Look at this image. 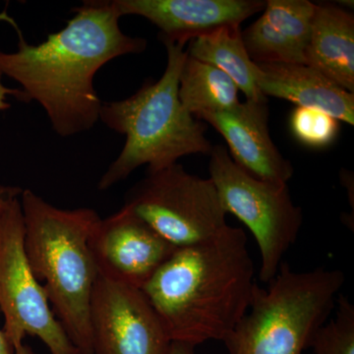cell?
Listing matches in <instances>:
<instances>
[{
	"label": "cell",
	"mask_w": 354,
	"mask_h": 354,
	"mask_svg": "<svg viewBox=\"0 0 354 354\" xmlns=\"http://www.w3.org/2000/svg\"><path fill=\"white\" fill-rule=\"evenodd\" d=\"M14 348L9 342L7 341L3 330L0 329V354H13Z\"/></svg>",
	"instance_id": "22"
},
{
	"label": "cell",
	"mask_w": 354,
	"mask_h": 354,
	"mask_svg": "<svg viewBox=\"0 0 354 354\" xmlns=\"http://www.w3.org/2000/svg\"><path fill=\"white\" fill-rule=\"evenodd\" d=\"M290 128L298 141L312 148L330 145L339 131V120L317 109L297 106L290 116Z\"/></svg>",
	"instance_id": "19"
},
{
	"label": "cell",
	"mask_w": 354,
	"mask_h": 354,
	"mask_svg": "<svg viewBox=\"0 0 354 354\" xmlns=\"http://www.w3.org/2000/svg\"><path fill=\"white\" fill-rule=\"evenodd\" d=\"M25 251L53 312L82 354H93L91 300L99 272L90 239L101 216L93 209H64L32 190L21 194Z\"/></svg>",
	"instance_id": "3"
},
{
	"label": "cell",
	"mask_w": 354,
	"mask_h": 354,
	"mask_svg": "<svg viewBox=\"0 0 354 354\" xmlns=\"http://www.w3.org/2000/svg\"><path fill=\"white\" fill-rule=\"evenodd\" d=\"M43 43L30 44L19 36L18 50L0 51V72L22 86L24 102L43 106L53 130L62 137L88 131L100 120L102 102L94 87L97 72L116 57L143 53L147 41L121 31L113 0H90Z\"/></svg>",
	"instance_id": "1"
},
{
	"label": "cell",
	"mask_w": 354,
	"mask_h": 354,
	"mask_svg": "<svg viewBox=\"0 0 354 354\" xmlns=\"http://www.w3.org/2000/svg\"><path fill=\"white\" fill-rule=\"evenodd\" d=\"M198 120L220 133L235 165L254 178L288 184L295 174L270 135L268 102L246 100L227 111L203 114Z\"/></svg>",
	"instance_id": "12"
},
{
	"label": "cell",
	"mask_w": 354,
	"mask_h": 354,
	"mask_svg": "<svg viewBox=\"0 0 354 354\" xmlns=\"http://www.w3.org/2000/svg\"><path fill=\"white\" fill-rule=\"evenodd\" d=\"M209 156V178L223 209L253 234L261 254L260 279L269 283L278 274L283 256L297 241L304 211L291 199L288 184L254 178L235 165L225 146H213Z\"/></svg>",
	"instance_id": "7"
},
{
	"label": "cell",
	"mask_w": 354,
	"mask_h": 354,
	"mask_svg": "<svg viewBox=\"0 0 354 354\" xmlns=\"http://www.w3.org/2000/svg\"><path fill=\"white\" fill-rule=\"evenodd\" d=\"M344 283L341 270L295 272L281 263L268 288L256 283L250 307L225 346L230 354H304L335 309Z\"/></svg>",
	"instance_id": "5"
},
{
	"label": "cell",
	"mask_w": 354,
	"mask_h": 354,
	"mask_svg": "<svg viewBox=\"0 0 354 354\" xmlns=\"http://www.w3.org/2000/svg\"><path fill=\"white\" fill-rule=\"evenodd\" d=\"M316 4L307 0H268L262 16L241 32L255 64H305Z\"/></svg>",
	"instance_id": "13"
},
{
	"label": "cell",
	"mask_w": 354,
	"mask_h": 354,
	"mask_svg": "<svg viewBox=\"0 0 354 354\" xmlns=\"http://www.w3.org/2000/svg\"><path fill=\"white\" fill-rule=\"evenodd\" d=\"M241 29H221L193 39L187 48L188 57L215 66L236 84L248 101L268 102L256 84L257 64L247 53Z\"/></svg>",
	"instance_id": "16"
},
{
	"label": "cell",
	"mask_w": 354,
	"mask_h": 354,
	"mask_svg": "<svg viewBox=\"0 0 354 354\" xmlns=\"http://www.w3.org/2000/svg\"><path fill=\"white\" fill-rule=\"evenodd\" d=\"M195 348L196 346L187 342H171L167 354H195Z\"/></svg>",
	"instance_id": "21"
},
{
	"label": "cell",
	"mask_w": 354,
	"mask_h": 354,
	"mask_svg": "<svg viewBox=\"0 0 354 354\" xmlns=\"http://www.w3.org/2000/svg\"><path fill=\"white\" fill-rule=\"evenodd\" d=\"M256 84L268 97L317 109L353 125L354 94L305 64H256Z\"/></svg>",
	"instance_id": "14"
},
{
	"label": "cell",
	"mask_w": 354,
	"mask_h": 354,
	"mask_svg": "<svg viewBox=\"0 0 354 354\" xmlns=\"http://www.w3.org/2000/svg\"><path fill=\"white\" fill-rule=\"evenodd\" d=\"M123 207L177 249L212 241L228 227L212 179L179 164L148 172L127 192Z\"/></svg>",
	"instance_id": "8"
},
{
	"label": "cell",
	"mask_w": 354,
	"mask_h": 354,
	"mask_svg": "<svg viewBox=\"0 0 354 354\" xmlns=\"http://www.w3.org/2000/svg\"><path fill=\"white\" fill-rule=\"evenodd\" d=\"M93 354H167L171 339L141 288L97 277L91 300Z\"/></svg>",
	"instance_id": "9"
},
{
	"label": "cell",
	"mask_w": 354,
	"mask_h": 354,
	"mask_svg": "<svg viewBox=\"0 0 354 354\" xmlns=\"http://www.w3.org/2000/svg\"><path fill=\"white\" fill-rule=\"evenodd\" d=\"M305 65L354 94V15L335 4H316Z\"/></svg>",
	"instance_id": "15"
},
{
	"label": "cell",
	"mask_w": 354,
	"mask_h": 354,
	"mask_svg": "<svg viewBox=\"0 0 354 354\" xmlns=\"http://www.w3.org/2000/svg\"><path fill=\"white\" fill-rule=\"evenodd\" d=\"M121 17L146 18L160 30L162 41L185 46L221 29H239L264 10L263 0H113Z\"/></svg>",
	"instance_id": "11"
},
{
	"label": "cell",
	"mask_w": 354,
	"mask_h": 354,
	"mask_svg": "<svg viewBox=\"0 0 354 354\" xmlns=\"http://www.w3.org/2000/svg\"><path fill=\"white\" fill-rule=\"evenodd\" d=\"M16 186L0 185V311L2 328L13 348L26 335L37 337L50 354H82L70 341L35 277L25 251L21 194Z\"/></svg>",
	"instance_id": "6"
},
{
	"label": "cell",
	"mask_w": 354,
	"mask_h": 354,
	"mask_svg": "<svg viewBox=\"0 0 354 354\" xmlns=\"http://www.w3.org/2000/svg\"><path fill=\"white\" fill-rule=\"evenodd\" d=\"M255 269L242 228L176 249L141 288L171 342H225L248 311Z\"/></svg>",
	"instance_id": "2"
},
{
	"label": "cell",
	"mask_w": 354,
	"mask_h": 354,
	"mask_svg": "<svg viewBox=\"0 0 354 354\" xmlns=\"http://www.w3.org/2000/svg\"><path fill=\"white\" fill-rule=\"evenodd\" d=\"M337 304L335 318L314 335L313 354H354V305L344 295H339Z\"/></svg>",
	"instance_id": "18"
},
{
	"label": "cell",
	"mask_w": 354,
	"mask_h": 354,
	"mask_svg": "<svg viewBox=\"0 0 354 354\" xmlns=\"http://www.w3.org/2000/svg\"><path fill=\"white\" fill-rule=\"evenodd\" d=\"M13 354H34L32 353L31 348L25 346L24 344H20L17 348H14Z\"/></svg>",
	"instance_id": "23"
},
{
	"label": "cell",
	"mask_w": 354,
	"mask_h": 354,
	"mask_svg": "<svg viewBox=\"0 0 354 354\" xmlns=\"http://www.w3.org/2000/svg\"><path fill=\"white\" fill-rule=\"evenodd\" d=\"M90 247L100 276L138 288L177 249L124 207L101 218Z\"/></svg>",
	"instance_id": "10"
},
{
	"label": "cell",
	"mask_w": 354,
	"mask_h": 354,
	"mask_svg": "<svg viewBox=\"0 0 354 354\" xmlns=\"http://www.w3.org/2000/svg\"><path fill=\"white\" fill-rule=\"evenodd\" d=\"M2 76L3 75L0 72V111H6L11 106L10 104L6 102L8 95H13L19 101L24 102V94H23L22 91L18 90V88H11L4 86L2 83Z\"/></svg>",
	"instance_id": "20"
},
{
	"label": "cell",
	"mask_w": 354,
	"mask_h": 354,
	"mask_svg": "<svg viewBox=\"0 0 354 354\" xmlns=\"http://www.w3.org/2000/svg\"><path fill=\"white\" fill-rule=\"evenodd\" d=\"M239 88L230 77L215 66L188 57L179 76V99L196 120L203 114L234 108Z\"/></svg>",
	"instance_id": "17"
},
{
	"label": "cell",
	"mask_w": 354,
	"mask_h": 354,
	"mask_svg": "<svg viewBox=\"0 0 354 354\" xmlns=\"http://www.w3.org/2000/svg\"><path fill=\"white\" fill-rule=\"evenodd\" d=\"M167 67L158 81L146 82L131 97L102 102L100 120L127 141L118 158L97 184L106 190L127 179L141 165L155 172L190 155H209L213 149L207 127L188 113L179 99V76L187 51L184 46L162 41Z\"/></svg>",
	"instance_id": "4"
}]
</instances>
